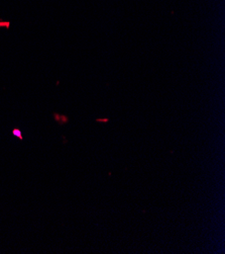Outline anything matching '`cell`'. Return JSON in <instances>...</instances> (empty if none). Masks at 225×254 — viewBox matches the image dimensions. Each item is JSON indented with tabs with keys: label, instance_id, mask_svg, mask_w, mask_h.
Masks as SVG:
<instances>
[{
	"label": "cell",
	"instance_id": "1",
	"mask_svg": "<svg viewBox=\"0 0 225 254\" xmlns=\"http://www.w3.org/2000/svg\"><path fill=\"white\" fill-rule=\"evenodd\" d=\"M13 135L17 136L19 139H21V134H20V131L19 130H14L13 131Z\"/></svg>",
	"mask_w": 225,
	"mask_h": 254
}]
</instances>
